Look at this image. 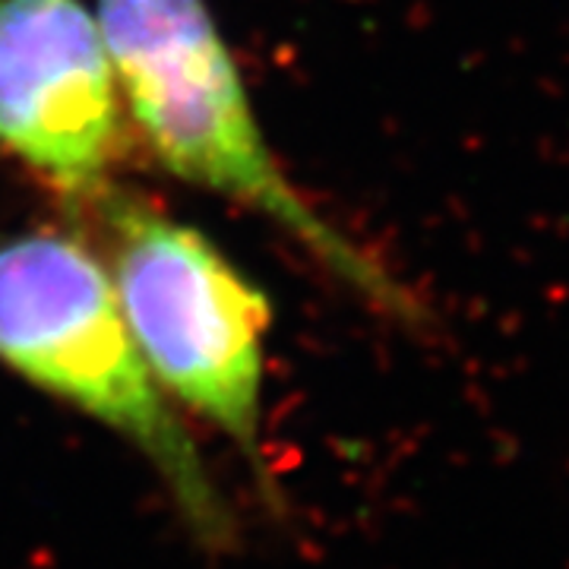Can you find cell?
<instances>
[{
	"label": "cell",
	"instance_id": "6da1fadb",
	"mask_svg": "<svg viewBox=\"0 0 569 569\" xmlns=\"http://www.w3.org/2000/svg\"><path fill=\"white\" fill-rule=\"evenodd\" d=\"M96 20L123 102L168 171L260 209L396 320H425L408 288L284 181L203 0H99Z\"/></svg>",
	"mask_w": 569,
	"mask_h": 569
},
{
	"label": "cell",
	"instance_id": "277c9868",
	"mask_svg": "<svg viewBox=\"0 0 569 569\" xmlns=\"http://www.w3.org/2000/svg\"><path fill=\"white\" fill-rule=\"evenodd\" d=\"M0 146L63 190H102L121 89L80 0H0Z\"/></svg>",
	"mask_w": 569,
	"mask_h": 569
},
{
	"label": "cell",
	"instance_id": "3957f363",
	"mask_svg": "<svg viewBox=\"0 0 569 569\" xmlns=\"http://www.w3.org/2000/svg\"><path fill=\"white\" fill-rule=\"evenodd\" d=\"M111 284L156 383L216 427L269 490L263 339L269 301L200 231L133 197L102 200Z\"/></svg>",
	"mask_w": 569,
	"mask_h": 569
},
{
	"label": "cell",
	"instance_id": "7a4b0ae2",
	"mask_svg": "<svg viewBox=\"0 0 569 569\" xmlns=\"http://www.w3.org/2000/svg\"><path fill=\"white\" fill-rule=\"evenodd\" d=\"M0 365L137 449L200 545L234 541L222 488L142 361L111 276L86 247L44 231L0 241Z\"/></svg>",
	"mask_w": 569,
	"mask_h": 569
}]
</instances>
